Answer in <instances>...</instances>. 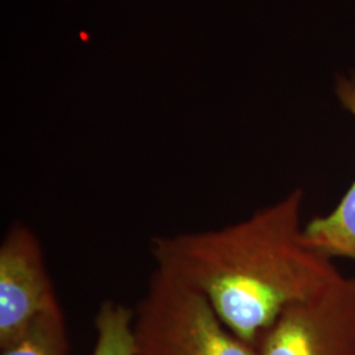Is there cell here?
<instances>
[{"label":"cell","mask_w":355,"mask_h":355,"mask_svg":"<svg viewBox=\"0 0 355 355\" xmlns=\"http://www.w3.org/2000/svg\"><path fill=\"white\" fill-rule=\"evenodd\" d=\"M338 98L355 117V79L341 80ZM308 245L329 258L355 259V180L337 207L325 216H318L304 227Z\"/></svg>","instance_id":"cell-5"},{"label":"cell","mask_w":355,"mask_h":355,"mask_svg":"<svg viewBox=\"0 0 355 355\" xmlns=\"http://www.w3.org/2000/svg\"><path fill=\"white\" fill-rule=\"evenodd\" d=\"M58 303L37 234L26 223L13 221L0 243V349Z\"/></svg>","instance_id":"cell-4"},{"label":"cell","mask_w":355,"mask_h":355,"mask_svg":"<svg viewBox=\"0 0 355 355\" xmlns=\"http://www.w3.org/2000/svg\"><path fill=\"white\" fill-rule=\"evenodd\" d=\"M303 203L297 189L224 228L153 236L155 268L200 292L229 329L255 346L288 305L343 277L305 240Z\"/></svg>","instance_id":"cell-1"},{"label":"cell","mask_w":355,"mask_h":355,"mask_svg":"<svg viewBox=\"0 0 355 355\" xmlns=\"http://www.w3.org/2000/svg\"><path fill=\"white\" fill-rule=\"evenodd\" d=\"M133 312L135 355H258L200 292L159 268Z\"/></svg>","instance_id":"cell-2"},{"label":"cell","mask_w":355,"mask_h":355,"mask_svg":"<svg viewBox=\"0 0 355 355\" xmlns=\"http://www.w3.org/2000/svg\"><path fill=\"white\" fill-rule=\"evenodd\" d=\"M69 329L61 303L40 313L24 333L0 349V355H69Z\"/></svg>","instance_id":"cell-6"},{"label":"cell","mask_w":355,"mask_h":355,"mask_svg":"<svg viewBox=\"0 0 355 355\" xmlns=\"http://www.w3.org/2000/svg\"><path fill=\"white\" fill-rule=\"evenodd\" d=\"M133 315L128 305L103 302L94 320L96 338L91 355H135Z\"/></svg>","instance_id":"cell-7"},{"label":"cell","mask_w":355,"mask_h":355,"mask_svg":"<svg viewBox=\"0 0 355 355\" xmlns=\"http://www.w3.org/2000/svg\"><path fill=\"white\" fill-rule=\"evenodd\" d=\"M258 355H355V278L288 305L255 343Z\"/></svg>","instance_id":"cell-3"}]
</instances>
